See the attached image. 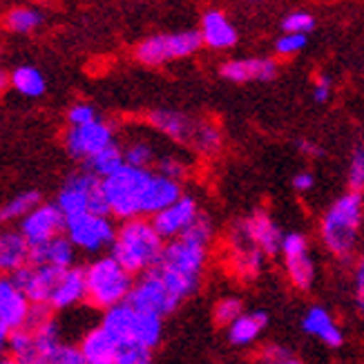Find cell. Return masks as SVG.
<instances>
[{"label":"cell","mask_w":364,"mask_h":364,"mask_svg":"<svg viewBox=\"0 0 364 364\" xmlns=\"http://www.w3.org/2000/svg\"><path fill=\"white\" fill-rule=\"evenodd\" d=\"M279 72V65L275 58H235L226 60L219 68L221 78L230 83H250V81H273Z\"/></svg>","instance_id":"21"},{"label":"cell","mask_w":364,"mask_h":364,"mask_svg":"<svg viewBox=\"0 0 364 364\" xmlns=\"http://www.w3.org/2000/svg\"><path fill=\"white\" fill-rule=\"evenodd\" d=\"M81 304H87V287L83 266L76 264L58 271L50 299H47V309H52L54 313H65Z\"/></svg>","instance_id":"16"},{"label":"cell","mask_w":364,"mask_h":364,"mask_svg":"<svg viewBox=\"0 0 364 364\" xmlns=\"http://www.w3.org/2000/svg\"><path fill=\"white\" fill-rule=\"evenodd\" d=\"M266 255L252 246L246 237L232 226L228 235V252H226V262L228 268L237 275V279H257L266 266Z\"/></svg>","instance_id":"18"},{"label":"cell","mask_w":364,"mask_h":364,"mask_svg":"<svg viewBox=\"0 0 364 364\" xmlns=\"http://www.w3.org/2000/svg\"><path fill=\"white\" fill-rule=\"evenodd\" d=\"M331 90H333V81H331V76H326V74L318 76V81H315V87H313V101L315 103H328Z\"/></svg>","instance_id":"43"},{"label":"cell","mask_w":364,"mask_h":364,"mask_svg":"<svg viewBox=\"0 0 364 364\" xmlns=\"http://www.w3.org/2000/svg\"><path fill=\"white\" fill-rule=\"evenodd\" d=\"M16 228L31 248H36L58 235H65V215L58 210L54 201H41Z\"/></svg>","instance_id":"14"},{"label":"cell","mask_w":364,"mask_h":364,"mask_svg":"<svg viewBox=\"0 0 364 364\" xmlns=\"http://www.w3.org/2000/svg\"><path fill=\"white\" fill-rule=\"evenodd\" d=\"M302 331L318 340L320 344H324L326 349H340L344 344V331L342 326L338 324V320L333 318V313H331L326 306H309L302 315Z\"/></svg>","instance_id":"20"},{"label":"cell","mask_w":364,"mask_h":364,"mask_svg":"<svg viewBox=\"0 0 364 364\" xmlns=\"http://www.w3.org/2000/svg\"><path fill=\"white\" fill-rule=\"evenodd\" d=\"M201 34L199 29L175 31V34H156L146 41H141L134 50V56L144 65H164L170 60L188 58L201 50Z\"/></svg>","instance_id":"10"},{"label":"cell","mask_w":364,"mask_h":364,"mask_svg":"<svg viewBox=\"0 0 364 364\" xmlns=\"http://www.w3.org/2000/svg\"><path fill=\"white\" fill-rule=\"evenodd\" d=\"M306 47V36L304 34H282L275 41V52L284 58L299 54Z\"/></svg>","instance_id":"40"},{"label":"cell","mask_w":364,"mask_h":364,"mask_svg":"<svg viewBox=\"0 0 364 364\" xmlns=\"http://www.w3.org/2000/svg\"><path fill=\"white\" fill-rule=\"evenodd\" d=\"M36 364H85L83 353L78 349V342L70 340H60L54 346H50L38 360Z\"/></svg>","instance_id":"32"},{"label":"cell","mask_w":364,"mask_h":364,"mask_svg":"<svg viewBox=\"0 0 364 364\" xmlns=\"http://www.w3.org/2000/svg\"><path fill=\"white\" fill-rule=\"evenodd\" d=\"M297 150L302 152L304 156H313V159H318V156H322V148L311 144V141H297Z\"/></svg>","instance_id":"46"},{"label":"cell","mask_w":364,"mask_h":364,"mask_svg":"<svg viewBox=\"0 0 364 364\" xmlns=\"http://www.w3.org/2000/svg\"><path fill=\"white\" fill-rule=\"evenodd\" d=\"M215 235H217V230H215V221H213L208 215H205V213H201V215L197 217V221L188 228V232H186L183 237H190L193 242H199V244H203V246H213Z\"/></svg>","instance_id":"37"},{"label":"cell","mask_w":364,"mask_h":364,"mask_svg":"<svg viewBox=\"0 0 364 364\" xmlns=\"http://www.w3.org/2000/svg\"><path fill=\"white\" fill-rule=\"evenodd\" d=\"M266 326H268L266 311H246L226 328V338L237 349H244V346L255 344L262 338Z\"/></svg>","instance_id":"26"},{"label":"cell","mask_w":364,"mask_h":364,"mask_svg":"<svg viewBox=\"0 0 364 364\" xmlns=\"http://www.w3.org/2000/svg\"><path fill=\"white\" fill-rule=\"evenodd\" d=\"M114 364H154L152 351L141 349V346H121Z\"/></svg>","instance_id":"41"},{"label":"cell","mask_w":364,"mask_h":364,"mask_svg":"<svg viewBox=\"0 0 364 364\" xmlns=\"http://www.w3.org/2000/svg\"><path fill=\"white\" fill-rule=\"evenodd\" d=\"M54 203L58 205V210L65 215V219L83 215V213L109 215L101 179L97 175H92L90 170H81L70 175L65 183L60 186Z\"/></svg>","instance_id":"9"},{"label":"cell","mask_w":364,"mask_h":364,"mask_svg":"<svg viewBox=\"0 0 364 364\" xmlns=\"http://www.w3.org/2000/svg\"><path fill=\"white\" fill-rule=\"evenodd\" d=\"M9 338H11L9 331H5L3 326H0V358L9 355Z\"/></svg>","instance_id":"47"},{"label":"cell","mask_w":364,"mask_h":364,"mask_svg":"<svg viewBox=\"0 0 364 364\" xmlns=\"http://www.w3.org/2000/svg\"><path fill=\"white\" fill-rule=\"evenodd\" d=\"M123 148V156H125V164L128 166H134V168H154L156 166V159H159V154H156V148L150 144L146 139H132L128 141Z\"/></svg>","instance_id":"31"},{"label":"cell","mask_w":364,"mask_h":364,"mask_svg":"<svg viewBox=\"0 0 364 364\" xmlns=\"http://www.w3.org/2000/svg\"><path fill=\"white\" fill-rule=\"evenodd\" d=\"M166 240L156 232L150 217H136L128 221H119L114 244L109 255L119 259L128 271L139 277L161 262Z\"/></svg>","instance_id":"3"},{"label":"cell","mask_w":364,"mask_h":364,"mask_svg":"<svg viewBox=\"0 0 364 364\" xmlns=\"http://www.w3.org/2000/svg\"><path fill=\"white\" fill-rule=\"evenodd\" d=\"M0 364H25V362L16 360V358H11V355H5V358H0Z\"/></svg>","instance_id":"49"},{"label":"cell","mask_w":364,"mask_h":364,"mask_svg":"<svg viewBox=\"0 0 364 364\" xmlns=\"http://www.w3.org/2000/svg\"><path fill=\"white\" fill-rule=\"evenodd\" d=\"M291 353L284 349L279 344H266L264 349L259 351V364H275L284 358H289Z\"/></svg>","instance_id":"44"},{"label":"cell","mask_w":364,"mask_h":364,"mask_svg":"<svg viewBox=\"0 0 364 364\" xmlns=\"http://www.w3.org/2000/svg\"><path fill=\"white\" fill-rule=\"evenodd\" d=\"M353 302H355V309L364 315V232H362V244H360L358 257L353 264Z\"/></svg>","instance_id":"39"},{"label":"cell","mask_w":364,"mask_h":364,"mask_svg":"<svg viewBox=\"0 0 364 364\" xmlns=\"http://www.w3.org/2000/svg\"><path fill=\"white\" fill-rule=\"evenodd\" d=\"M99 324L117 340L119 346H141V349L154 351L164 340V318L139 311L130 302L101 313Z\"/></svg>","instance_id":"6"},{"label":"cell","mask_w":364,"mask_h":364,"mask_svg":"<svg viewBox=\"0 0 364 364\" xmlns=\"http://www.w3.org/2000/svg\"><path fill=\"white\" fill-rule=\"evenodd\" d=\"M208 262H210V246L193 242L190 237H179V240L166 242L161 262L156 264L154 271L164 277L170 291L181 302H186V299H190L201 289Z\"/></svg>","instance_id":"2"},{"label":"cell","mask_w":364,"mask_h":364,"mask_svg":"<svg viewBox=\"0 0 364 364\" xmlns=\"http://www.w3.org/2000/svg\"><path fill=\"white\" fill-rule=\"evenodd\" d=\"M31 259V246L18 228H0V277H11Z\"/></svg>","instance_id":"22"},{"label":"cell","mask_w":364,"mask_h":364,"mask_svg":"<svg viewBox=\"0 0 364 364\" xmlns=\"http://www.w3.org/2000/svg\"><path fill=\"white\" fill-rule=\"evenodd\" d=\"M246 313V306H244V299L237 297V295H224L219 297L215 306H213V320L217 326H224L228 328L240 315Z\"/></svg>","instance_id":"33"},{"label":"cell","mask_w":364,"mask_h":364,"mask_svg":"<svg viewBox=\"0 0 364 364\" xmlns=\"http://www.w3.org/2000/svg\"><path fill=\"white\" fill-rule=\"evenodd\" d=\"M117 219L101 213H83L65 219V237L78 252L99 257L109 252L117 237Z\"/></svg>","instance_id":"8"},{"label":"cell","mask_w":364,"mask_h":364,"mask_svg":"<svg viewBox=\"0 0 364 364\" xmlns=\"http://www.w3.org/2000/svg\"><path fill=\"white\" fill-rule=\"evenodd\" d=\"M293 190L295 193H311V190L315 188V175L309 170H302V172H297V175L293 177Z\"/></svg>","instance_id":"45"},{"label":"cell","mask_w":364,"mask_h":364,"mask_svg":"<svg viewBox=\"0 0 364 364\" xmlns=\"http://www.w3.org/2000/svg\"><path fill=\"white\" fill-rule=\"evenodd\" d=\"M364 232V193L346 190L326 205L320 217L318 235L324 250L333 259L351 262L358 257Z\"/></svg>","instance_id":"1"},{"label":"cell","mask_w":364,"mask_h":364,"mask_svg":"<svg viewBox=\"0 0 364 364\" xmlns=\"http://www.w3.org/2000/svg\"><path fill=\"white\" fill-rule=\"evenodd\" d=\"M31 313H34V302L9 277H5L0 289V326L9 333L21 331L29 324Z\"/></svg>","instance_id":"19"},{"label":"cell","mask_w":364,"mask_h":364,"mask_svg":"<svg viewBox=\"0 0 364 364\" xmlns=\"http://www.w3.org/2000/svg\"><path fill=\"white\" fill-rule=\"evenodd\" d=\"M284 34H311L315 29V16L309 11H293L282 21Z\"/></svg>","instance_id":"38"},{"label":"cell","mask_w":364,"mask_h":364,"mask_svg":"<svg viewBox=\"0 0 364 364\" xmlns=\"http://www.w3.org/2000/svg\"><path fill=\"white\" fill-rule=\"evenodd\" d=\"M123 166H125V156H123V148L119 146V141L85 161V170H90L92 175H97L99 179L112 177Z\"/></svg>","instance_id":"29"},{"label":"cell","mask_w":364,"mask_h":364,"mask_svg":"<svg viewBox=\"0 0 364 364\" xmlns=\"http://www.w3.org/2000/svg\"><path fill=\"white\" fill-rule=\"evenodd\" d=\"M83 271H85L90 309L105 313L123 302H128L136 277L119 259L109 255V252L92 257L83 266Z\"/></svg>","instance_id":"5"},{"label":"cell","mask_w":364,"mask_h":364,"mask_svg":"<svg viewBox=\"0 0 364 364\" xmlns=\"http://www.w3.org/2000/svg\"><path fill=\"white\" fill-rule=\"evenodd\" d=\"M9 85V76L5 72H0V94H3V90Z\"/></svg>","instance_id":"48"},{"label":"cell","mask_w":364,"mask_h":364,"mask_svg":"<svg viewBox=\"0 0 364 364\" xmlns=\"http://www.w3.org/2000/svg\"><path fill=\"white\" fill-rule=\"evenodd\" d=\"M128 302L134 309L159 315L164 320L170 318L172 313H177V309L183 304L181 299L170 291V287L154 268L134 279V287H132Z\"/></svg>","instance_id":"12"},{"label":"cell","mask_w":364,"mask_h":364,"mask_svg":"<svg viewBox=\"0 0 364 364\" xmlns=\"http://www.w3.org/2000/svg\"><path fill=\"white\" fill-rule=\"evenodd\" d=\"M148 121L172 144L190 148L199 156H215L224 146V134L213 121L195 119L177 109H154L148 114Z\"/></svg>","instance_id":"4"},{"label":"cell","mask_w":364,"mask_h":364,"mask_svg":"<svg viewBox=\"0 0 364 364\" xmlns=\"http://www.w3.org/2000/svg\"><path fill=\"white\" fill-rule=\"evenodd\" d=\"M199 215H201L199 201L193 195L183 193L175 203L164 208L161 213H156L150 219H152L156 232H159L166 242H172V240L183 237L188 232V228L197 221Z\"/></svg>","instance_id":"15"},{"label":"cell","mask_w":364,"mask_h":364,"mask_svg":"<svg viewBox=\"0 0 364 364\" xmlns=\"http://www.w3.org/2000/svg\"><path fill=\"white\" fill-rule=\"evenodd\" d=\"M154 172H159V175L170 177L175 181H183L188 177V172H190V166L179 154H159V159H156V166H154Z\"/></svg>","instance_id":"35"},{"label":"cell","mask_w":364,"mask_h":364,"mask_svg":"<svg viewBox=\"0 0 364 364\" xmlns=\"http://www.w3.org/2000/svg\"><path fill=\"white\" fill-rule=\"evenodd\" d=\"M78 349L83 353L85 364H114L121 346L101 324H94L78 340Z\"/></svg>","instance_id":"23"},{"label":"cell","mask_w":364,"mask_h":364,"mask_svg":"<svg viewBox=\"0 0 364 364\" xmlns=\"http://www.w3.org/2000/svg\"><path fill=\"white\" fill-rule=\"evenodd\" d=\"M181 195H183L181 181H175L170 177L159 175V172H154L152 181L148 186V195H146V217H154L156 213H161L164 208L175 203Z\"/></svg>","instance_id":"27"},{"label":"cell","mask_w":364,"mask_h":364,"mask_svg":"<svg viewBox=\"0 0 364 364\" xmlns=\"http://www.w3.org/2000/svg\"><path fill=\"white\" fill-rule=\"evenodd\" d=\"M275 364H304V362H299L297 358L289 355V358H284V360H279V362H275Z\"/></svg>","instance_id":"50"},{"label":"cell","mask_w":364,"mask_h":364,"mask_svg":"<svg viewBox=\"0 0 364 364\" xmlns=\"http://www.w3.org/2000/svg\"><path fill=\"white\" fill-rule=\"evenodd\" d=\"M38 190H23V193L14 195L0 205V228H7L9 224H21V221L41 203Z\"/></svg>","instance_id":"28"},{"label":"cell","mask_w":364,"mask_h":364,"mask_svg":"<svg viewBox=\"0 0 364 364\" xmlns=\"http://www.w3.org/2000/svg\"><path fill=\"white\" fill-rule=\"evenodd\" d=\"M154 170L125 164L112 177L101 179L107 213L117 221L146 217V195Z\"/></svg>","instance_id":"7"},{"label":"cell","mask_w":364,"mask_h":364,"mask_svg":"<svg viewBox=\"0 0 364 364\" xmlns=\"http://www.w3.org/2000/svg\"><path fill=\"white\" fill-rule=\"evenodd\" d=\"M252 3H255V0H252Z\"/></svg>","instance_id":"52"},{"label":"cell","mask_w":364,"mask_h":364,"mask_svg":"<svg viewBox=\"0 0 364 364\" xmlns=\"http://www.w3.org/2000/svg\"><path fill=\"white\" fill-rule=\"evenodd\" d=\"M41 23H43V16L36 9H29V7L11 9L5 18L7 29L16 31V34H29V31H34Z\"/></svg>","instance_id":"34"},{"label":"cell","mask_w":364,"mask_h":364,"mask_svg":"<svg viewBox=\"0 0 364 364\" xmlns=\"http://www.w3.org/2000/svg\"><path fill=\"white\" fill-rule=\"evenodd\" d=\"M199 34L205 47L210 50H230V47L237 45L240 41V34H237L235 25L228 21V16L219 9H210L201 16V27Z\"/></svg>","instance_id":"24"},{"label":"cell","mask_w":364,"mask_h":364,"mask_svg":"<svg viewBox=\"0 0 364 364\" xmlns=\"http://www.w3.org/2000/svg\"><path fill=\"white\" fill-rule=\"evenodd\" d=\"M99 114H97V109H94L90 103H74L70 107V112H68V123L72 125H87L92 121H97Z\"/></svg>","instance_id":"42"},{"label":"cell","mask_w":364,"mask_h":364,"mask_svg":"<svg viewBox=\"0 0 364 364\" xmlns=\"http://www.w3.org/2000/svg\"><path fill=\"white\" fill-rule=\"evenodd\" d=\"M9 85L27 99H38L45 94V78L36 68H31V65L16 68L9 76Z\"/></svg>","instance_id":"30"},{"label":"cell","mask_w":364,"mask_h":364,"mask_svg":"<svg viewBox=\"0 0 364 364\" xmlns=\"http://www.w3.org/2000/svg\"><path fill=\"white\" fill-rule=\"evenodd\" d=\"M235 228L240 230L246 240L259 248L266 257H275L279 255V250H282V240H284V232L279 228L277 221L264 213V210H255V213H250L248 217H244L242 221H237Z\"/></svg>","instance_id":"17"},{"label":"cell","mask_w":364,"mask_h":364,"mask_svg":"<svg viewBox=\"0 0 364 364\" xmlns=\"http://www.w3.org/2000/svg\"><path fill=\"white\" fill-rule=\"evenodd\" d=\"M346 183H349V190H353V193H364V146H358L351 152Z\"/></svg>","instance_id":"36"},{"label":"cell","mask_w":364,"mask_h":364,"mask_svg":"<svg viewBox=\"0 0 364 364\" xmlns=\"http://www.w3.org/2000/svg\"><path fill=\"white\" fill-rule=\"evenodd\" d=\"M279 255L284 264V273H287L289 282L293 284V289L302 293L311 291L315 287V279H318V264L313 259L309 237L299 230L284 232Z\"/></svg>","instance_id":"11"},{"label":"cell","mask_w":364,"mask_h":364,"mask_svg":"<svg viewBox=\"0 0 364 364\" xmlns=\"http://www.w3.org/2000/svg\"><path fill=\"white\" fill-rule=\"evenodd\" d=\"M3 282H5V277H0V289H3Z\"/></svg>","instance_id":"51"},{"label":"cell","mask_w":364,"mask_h":364,"mask_svg":"<svg viewBox=\"0 0 364 364\" xmlns=\"http://www.w3.org/2000/svg\"><path fill=\"white\" fill-rule=\"evenodd\" d=\"M117 144L114 128L109 123L97 119L87 125H70L65 132V150L72 159L76 161H87L94 154H99L107 146Z\"/></svg>","instance_id":"13"},{"label":"cell","mask_w":364,"mask_h":364,"mask_svg":"<svg viewBox=\"0 0 364 364\" xmlns=\"http://www.w3.org/2000/svg\"><path fill=\"white\" fill-rule=\"evenodd\" d=\"M76 259H78V250L74 248V244L65 235H58L54 240L31 248L29 262L41 266H52V268H72L76 266Z\"/></svg>","instance_id":"25"}]
</instances>
